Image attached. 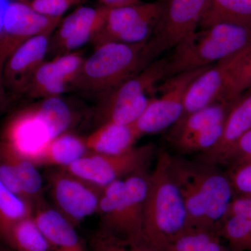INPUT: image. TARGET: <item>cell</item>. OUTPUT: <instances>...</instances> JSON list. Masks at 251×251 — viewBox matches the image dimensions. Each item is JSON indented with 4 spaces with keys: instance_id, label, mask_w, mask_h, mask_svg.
<instances>
[{
    "instance_id": "1",
    "label": "cell",
    "mask_w": 251,
    "mask_h": 251,
    "mask_svg": "<svg viewBox=\"0 0 251 251\" xmlns=\"http://www.w3.org/2000/svg\"><path fill=\"white\" fill-rule=\"evenodd\" d=\"M169 153L168 170L184 201L188 229H215L234 198L227 172Z\"/></svg>"
},
{
    "instance_id": "2",
    "label": "cell",
    "mask_w": 251,
    "mask_h": 251,
    "mask_svg": "<svg viewBox=\"0 0 251 251\" xmlns=\"http://www.w3.org/2000/svg\"><path fill=\"white\" fill-rule=\"evenodd\" d=\"M169 153L157 150L144 211V237L159 251L188 229L184 201L168 170Z\"/></svg>"
},
{
    "instance_id": "3",
    "label": "cell",
    "mask_w": 251,
    "mask_h": 251,
    "mask_svg": "<svg viewBox=\"0 0 251 251\" xmlns=\"http://www.w3.org/2000/svg\"><path fill=\"white\" fill-rule=\"evenodd\" d=\"M153 61L148 41L137 44H100L95 46L93 53L84 61L72 89L100 99L139 74Z\"/></svg>"
},
{
    "instance_id": "4",
    "label": "cell",
    "mask_w": 251,
    "mask_h": 251,
    "mask_svg": "<svg viewBox=\"0 0 251 251\" xmlns=\"http://www.w3.org/2000/svg\"><path fill=\"white\" fill-rule=\"evenodd\" d=\"M251 45V27L220 23L201 28L186 37L167 58L166 79L211 67Z\"/></svg>"
},
{
    "instance_id": "5",
    "label": "cell",
    "mask_w": 251,
    "mask_h": 251,
    "mask_svg": "<svg viewBox=\"0 0 251 251\" xmlns=\"http://www.w3.org/2000/svg\"><path fill=\"white\" fill-rule=\"evenodd\" d=\"M167 58L156 59L134 77L128 79L99 99V125L134 123L151 100L148 94L166 79Z\"/></svg>"
},
{
    "instance_id": "6",
    "label": "cell",
    "mask_w": 251,
    "mask_h": 251,
    "mask_svg": "<svg viewBox=\"0 0 251 251\" xmlns=\"http://www.w3.org/2000/svg\"><path fill=\"white\" fill-rule=\"evenodd\" d=\"M157 150L152 144L133 147L125 152L102 154L89 152L70 166L69 173L99 187L149 169Z\"/></svg>"
},
{
    "instance_id": "7",
    "label": "cell",
    "mask_w": 251,
    "mask_h": 251,
    "mask_svg": "<svg viewBox=\"0 0 251 251\" xmlns=\"http://www.w3.org/2000/svg\"><path fill=\"white\" fill-rule=\"evenodd\" d=\"M163 2V0H159L108 9L103 27L92 41L94 46L109 42H147L152 36Z\"/></svg>"
},
{
    "instance_id": "8",
    "label": "cell",
    "mask_w": 251,
    "mask_h": 251,
    "mask_svg": "<svg viewBox=\"0 0 251 251\" xmlns=\"http://www.w3.org/2000/svg\"><path fill=\"white\" fill-rule=\"evenodd\" d=\"M150 173L149 169L143 170L125 178L123 194L113 209L100 218L99 229L128 240L145 239L144 211Z\"/></svg>"
},
{
    "instance_id": "9",
    "label": "cell",
    "mask_w": 251,
    "mask_h": 251,
    "mask_svg": "<svg viewBox=\"0 0 251 251\" xmlns=\"http://www.w3.org/2000/svg\"><path fill=\"white\" fill-rule=\"evenodd\" d=\"M208 67L178 74L165 80L159 97H153L141 116L132 124L139 138L171 128L181 118L185 97L193 80Z\"/></svg>"
},
{
    "instance_id": "10",
    "label": "cell",
    "mask_w": 251,
    "mask_h": 251,
    "mask_svg": "<svg viewBox=\"0 0 251 251\" xmlns=\"http://www.w3.org/2000/svg\"><path fill=\"white\" fill-rule=\"evenodd\" d=\"M163 1L161 16L148 41L153 60L197 30L207 2V0Z\"/></svg>"
},
{
    "instance_id": "11",
    "label": "cell",
    "mask_w": 251,
    "mask_h": 251,
    "mask_svg": "<svg viewBox=\"0 0 251 251\" xmlns=\"http://www.w3.org/2000/svg\"><path fill=\"white\" fill-rule=\"evenodd\" d=\"M48 187L54 208L74 226L97 214L102 188L64 168L50 172Z\"/></svg>"
},
{
    "instance_id": "12",
    "label": "cell",
    "mask_w": 251,
    "mask_h": 251,
    "mask_svg": "<svg viewBox=\"0 0 251 251\" xmlns=\"http://www.w3.org/2000/svg\"><path fill=\"white\" fill-rule=\"evenodd\" d=\"M251 49V45L201 73L188 87L185 97L184 110L180 119L210 104L223 100L232 77Z\"/></svg>"
},
{
    "instance_id": "13",
    "label": "cell",
    "mask_w": 251,
    "mask_h": 251,
    "mask_svg": "<svg viewBox=\"0 0 251 251\" xmlns=\"http://www.w3.org/2000/svg\"><path fill=\"white\" fill-rule=\"evenodd\" d=\"M62 18L48 17L22 1H10L0 33V55L5 58L34 36L53 34Z\"/></svg>"
},
{
    "instance_id": "14",
    "label": "cell",
    "mask_w": 251,
    "mask_h": 251,
    "mask_svg": "<svg viewBox=\"0 0 251 251\" xmlns=\"http://www.w3.org/2000/svg\"><path fill=\"white\" fill-rule=\"evenodd\" d=\"M53 138L45 120L33 104L11 116L0 140L35 164Z\"/></svg>"
},
{
    "instance_id": "15",
    "label": "cell",
    "mask_w": 251,
    "mask_h": 251,
    "mask_svg": "<svg viewBox=\"0 0 251 251\" xmlns=\"http://www.w3.org/2000/svg\"><path fill=\"white\" fill-rule=\"evenodd\" d=\"M107 12L108 8L103 6L77 7L59 23L51 36L49 51L56 56L75 52L93 41L103 27Z\"/></svg>"
},
{
    "instance_id": "16",
    "label": "cell",
    "mask_w": 251,
    "mask_h": 251,
    "mask_svg": "<svg viewBox=\"0 0 251 251\" xmlns=\"http://www.w3.org/2000/svg\"><path fill=\"white\" fill-rule=\"evenodd\" d=\"M52 34L34 36L21 44L5 60L3 79L7 95L24 94L49 54Z\"/></svg>"
},
{
    "instance_id": "17",
    "label": "cell",
    "mask_w": 251,
    "mask_h": 251,
    "mask_svg": "<svg viewBox=\"0 0 251 251\" xmlns=\"http://www.w3.org/2000/svg\"><path fill=\"white\" fill-rule=\"evenodd\" d=\"M84 58L78 51L56 56L39 68L23 95L41 99L61 97L77 78Z\"/></svg>"
},
{
    "instance_id": "18",
    "label": "cell",
    "mask_w": 251,
    "mask_h": 251,
    "mask_svg": "<svg viewBox=\"0 0 251 251\" xmlns=\"http://www.w3.org/2000/svg\"><path fill=\"white\" fill-rule=\"evenodd\" d=\"M251 128V90H249L232 102L217 144L209 151L198 154L196 159L220 166L229 149Z\"/></svg>"
},
{
    "instance_id": "19",
    "label": "cell",
    "mask_w": 251,
    "mask_h": 251,
    "mask_svg": "<svg viewBox=\"0 0 251 251\" xmlns=\"http://www.w3.org/2000/svg\"><path fill=\"white\" fill-rule=\"evenodd\" d=\"M216 231L231 251H251V197L234 196Z\"/></svg>"
},
{
    "instance_id": "20",
    "label": "cell",
    "mask_w": 251,
    "mask_h": 251,
    "mask_svg": "<svg viewBox=\"0 0 251 251\" xmlns=\"http://www.w3.org/2000/svg\"><path fill=\"white\" fill-rule=\"evenodd\" d=\"M34 216L51 251H87L75 226L45 201L34 207Z\"/></svg>"
},
{
    "instance_id": "21",
    "label": "cell",
    "mask_w": 251,
    "mask_h": 251,
    "mask_svg": "<svg viewBox=\"0 0 251 251\" xmlns=\"http://www.w3.org/2000/svg\"><path fill=\"white\" fill-rule=\"evenodd\" d=\"M139 137L131 125L106 123L85 138L90 152L102 154H116L125 152L135 146Z\"/></svg>"
},
{
    "instance_id": "22",
    "label": "cell",
    "mask_w": 251,
    "mask_h": 251,
    "mask_svg": "<svg viewBox=\"0 0 251 251\" xmlns=\"http://www.w3.org/2000/svg\"><path fill=\"white\" fill-rule=\"evenodd\" d=\"M233 100L215 102L180 119L170 128L168 141L171 143L200 130L224 123Z\"/></svg>"
},
{
    "instance_id": "23",
    "label": "cell",
    "mask_w": 251,
    "mask_h": 251,
    "mask_svg": "<svg viewBox=\"0 0 251 251\" xmlns=\"http://www.w3.org/2000/svg\"><path fill=\"white\" fill-rule=\"evenodd\" d=\"M89 152L85 138L67 131L50 142L35 164L67 168Z\"/></svg>"
},
{
    "instance_id": "24",
    "label": "cell",
    "mask_w": 251,
    "mask_h": 251,
    "mask_svg": "<svg viewBox=\"0 0 251 251\" xmlns=\"http://www.w3.org/2000/svg\"><path fill=\"white\" fill-rule=\"evenodd\" d=\"M0 153L11 163L27 201L34 208L44 202L42 176L37 166L0 140Z\"/></svg>"
},
{
    "instance_id": "25",
    "label": "cell",
    "mask_w": 251,
    "mask_h": 251,
    "mask_svg": "<svg viewBox=\"0 0 251 251\" xmlns=\"http://www.w3.org/2000/svg\"><path fill=\"white\" fill-rule=\"evenodd\" d=\"M220 23L251 27V0H207L199 27Z\"/></svg>"
},
{
    "instance_id": "26",
    "label": "cell",
    "mask_w": 251,
    "mask_h": 251,
    "mask_svg": "<svg viewBox=\"0 0 251 251\" xmlns=\"http://www.w3.org/2000/svg\"><path fill=\"white\" fill-rule=\"evenodd\" d=\"M0 242L14 251H51L34 214L12 225L0 236Z\"/></svg>"
},
{
    "instance_id": "27",
    "label": "cell",
    "mask_w": 251,
    "mask_h": 251,
    "mask_svg": "<svg viewBox=\"0 0 251 251\" xmlns=\"http://www.w3.org/2000/svg\"><path fill=\"white\" fill-rule=\"evenodd\" d=\"M163 251H231L215 229H188Z\"/></svg>"
},
{
    "instance_id": "28",
    "label": "cell",
    "mask_w": 251,
    "mask_h": 251,
    "mask_svg": "<svg viewBox=\"0 0 251 251\" xmlns=\"http://www.w3.org/2000/svg\"><path fill=\"white\" fill-rule=\"evenodd\" d=\"M35 106L45 120L54 138L68 131L74 115L70 107L61 97L41 99Z\"/></svg>"
},
{
    "instance_id": "29",
    "label": "cell",
    "mask_w": 251,
    "mask_h": 251,
    "mask_svg": "<svg viewBox=\"0 0 251 251\" xmlns=\"http://www.w3.org/2000/svg\"><path fill=\"white\" fill-rule=\"evenodd\" d=\"M30 203L16 196L0 180V236L15 223L34 214Z\"/></svg>"
},
{
    "instance_id": "30",
    "label": "cell",
    "mask_w": 251,
    "mask_h": 251,
    "mask_svg": "<svg viewBox=\"0 0 251 251\" xmlns=\"http://www.w3.org/2000/svg\"><path fill=\"white\" fill-rule=\"evenodd\" d=\"M224 123L200 130L170 143L179 155L196 153L201 154L211 150L219 142Z\"/></svg>"
},
{
    "instance_id": "31",
    "label": "cell",
    "mask_w": 251,
    "mask_h": 251,
    "mask_svg": "<svg viewBox=\"0 0 251 251\" xmlns=\"http://www.w3.org/2000/svg\"><path fill=\"white\" fill-rule=\"evenodd\" d=\"M91 251H159L147 242L128 240L98 229L90 241Z\"/></svg>"
},
{
    "instance_id": "32",
    "label": "cell",
    "mask_w": 251,
    "mask_h": 251,
    "mask_svg": "<svg viewBox=\"0 0 251 251\" xmlns=\"http://www.w3.org/2000/svg\"><path fill=\"white\" fill-rule=\"evenodd\" d=\"M249 90H251V49L232 77L223 100L231 101Z\"/></svg>"
},
{
    "instance_id": "33",
    "label": "cell",
    "mask_w": 251,
    "mask_h": 251,
    "mask_svg": "<svg viewBox=\"0 0 251 251\" xmlns=\"http://www.w3.org/2000/svg\"><path fill=\"white\" fill-rule=\"evenodd\" d=\"M87 0H22V2L48 17L62 18L66 11L73 6L86 2Z\"/></svg>"
},
{
    "instance_id": "34",
    "label": "cell",
    "mask_w": 251,
    "mask_h": 251,
    "mask_svg": "<svg viewBox=\"0 0 251 251\" xmlns=\"http://www.w3.org/2000/svg\"><path fill=\"white\" fill-rule=\"evenodd\" d=\"M251 161V128L234 144L221 161L220 167L227 169Z\"/></svg>"
},
{
    "instance_id": "35",
    "label": "cell",
    "mask_w": 251,
    "mask_h": 251,
    "mask_svg": "<svg viewBox=\"0 0 251 251\" xmlns=\"http://www.w3.org/2000/svg\"><path fill=\"white\" fill-rule=\"evenodd\" d=\"M234 196L251 197V161L227 169Z\"/></svg>"
},
{
    "instance_id": "36",
    "label": "cell",
    "mask_w": 251,
    "mask_h": 251,
    "mask_svg": "<svg viewBox=\"0 0 251 251\" xmlns=\"http://www.w3.org/2000/svg\"><path fill=\"white\" fill-rule=\"evenodd\" d=\"M6 58L4 56L0 55V110H1L7 101L8 95L6 93V89L3 79V68Z\"/></svg>"
},
{
    "instance_id": "37",
    "label": "cell",
    "mask_w": 251,
    "mask_h": 251,
    "mask_svg": "<svg viewBox=\"0 0 251 251\" xmlns=\"http://www.w3.org/2000/svg\"><path fill=\"white\" fill-rule=\"evenodd\" d=\"M101 6L108 9L130 6L141 2V0H99Z\"/></svg>"
},
{
    "instance_id": "38",
    "label": "cell",
    "mask_w": 251,
    "mask_h": 251,
    "mask_svg": "<svg viewBox=\"0 0 251 251\" xmlns=\"http://www.w3.org/2000/svg\"><path fill=\"white\" fill-rule=\"evenodd\" d=\"M9 2L10 1L8 0H0V33H1V29H2L3 19H4L5 11H6V7H7Z\"/></svg>"
},
{
    "instance_id": "39",
    "label": "cell",
    "mask_w": 251,
    "mask_h": 251,
    "mask_svg": "<svg viewBox=\"0 0 251 251\" xmlns=\"http://www.w3.org/2000/svg\"><path fill=\"white\" fill-rule=\"evenodd\" d=\"M0 251H14L12 250V249H10V248L6 247V245H4L3 243L0 242Z\"/></svg>"
},
{
    "instance_id": "40",
    "label": "cell",
    "mask_w": 251,
    "mask_h": 251,
    "mask_svg": "<svg viewBox=\"0 0 251 251\" xmlns=\"http://www.w3.org/2000/svg\"><path fill=\"white\" fill-rule=\"evenodd\" d=\"M16 1H22V0H16Z\"/></svg>"
}]
</instances>
